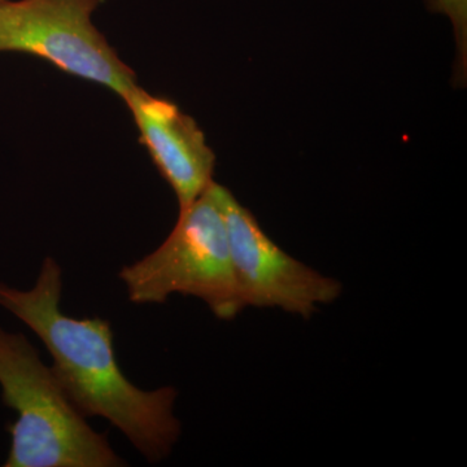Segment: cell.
<instances>
[{
    "label": "cell",
    "mask_w": 467,
    "mask_h": 467,
    "mask_svg": "<svg viewBox=\"0 0 467 467\" xmlns=\"http://www.w3.org/2000/svg\"><path fill=\"white\" fill-rule=\"evenodd\" d=\"M63 272L52 257L42 264L32 290L0 284V306L38 335L54 361L67 398L85 418L103 417L150 463L171 454L181 436L174 387L144 391L122 373L109 319L75 318L61 312Z\"/></svg>",
    "instance_id": "6da1fadb"
},
{
    "label": "cell",
    "mask_w": 467,
    "mask_h": 467,
    "mask_svg": "<svg viewBox=\"0 0 467 467\" xmlns=\"http://www.w3.org/2000/svg\"><path fill=\"white\" fill-rule=\"evenodd\" d=\"M0 387L5 407L17 411L7 426L5 467H121L106 434L94 431L69 400L51 368L23 334L0 328Z\"/></svg>",
    "instance_id": "7a4b0ae2"
},
{
    "label": "cell",
    "mask_w": 467,
    "mask_h": 467,
    "mask_svg": "<svg viewBox=\"0 0 467 467\" xmlns=\"http://www.w3.org/2000/svg\"><path fill=\"white\" fill-rule=\"evenodd\" d=\"M119 278L134 304H164L171 294H182L204 301L223 321L245 309L234 278L217 183L213 181L180 211L174 229L158 250L122 267Z\"/></svg>",
    "instance_id": "3957f363"
},
{
    "label": "cell",
    "mask_w": 467,
    "mask_h": 467,
    "mask_svg": "<svg viewBox=\"0 0 467 467\" xmlns=\"http://www.w3.org/2000/svg\"><path fill=\"white\" fill-rule=\"evenodd\" d=\"M101 0H3L0 52L15 51L50 61L58 69L109 88L125 99L137 76L91 16Z\"/></svg>",
    "instance_id": "277c9868"
},
{
    "label": "cell",
    "mask_w": 467,
    "mask_h": 467,
    "mask_svg": "<svg viewBox=\"0 0 467 467\" xmlns=\"http://www.w3.org/2000/svg\"><path fill=\"white\" fill-rule=\"evenodd\" d=\"M225 217L234 278L244 308H279L310 318L318 306L339 299L343 285L282 250L256 217L217 183Z\"/></svg>",
    "instance_id": "5b68a950"
},
{
    "label": "cell",
    "mask_w": 467,
    "mask_h": 467,
    "mask_svg": "<svg viewBox=\"0 0 467 467\" xmlns=\"http://www.w3.org/2000/svg\"><path fill=\"white\" fill-rule=\"evenodd\" d=\"M160 174L171 184L180 211L192 205L213 182L216 156L195 119L177 104L138 86L125 98Z\"/></svg>",
    "instance_id": "8992f818"
},
{
    "label": "cell",
    "mask_w": 467,
    "mask_h": 467,
    "mask_svg": "<svg viewBox=\"0 0 467 467\" xmlns=\"http://www.w3.org/2000/svg\"><path fill=\"white\" fill-rule=\"evenodd\" d=\"M432 12L444 15L453 26L456 39L454 84L466 85L467 78V0H427Z\"/></svg>",
    "instance_id": "52a82bcc"
},
{
    "label": "cell",
    "mask_w": 467,
    "mask_h": 467,
    "mask_svg": "<svg viewBox=\"0 0 467 467\" xmlns=\"http://www.w3.org/2000/svg\"><path fill=\"white\" fill-rule=\"evenodd\" d=\"M0 2H3V0H0Z\"/></svg>",
    "instance_id": "ba28073f"
}]
</instances>
